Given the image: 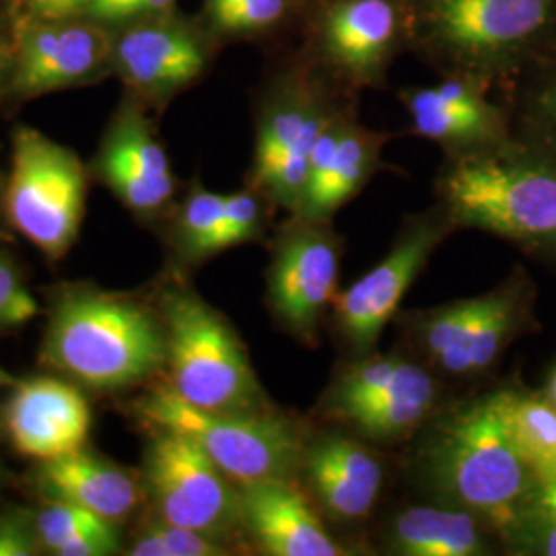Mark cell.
<instances>
[{
    "label": "cell",
    "instance_id": "e0dca14e",
    "mask_svg": "<svg viewBox=\"0 0 556 556\" xmlns=\"http://www.w3.org/2000/svg\"><path fill=\"white\" fill-rule=\"evenodd\" d=\"M114 43L105 29L93 23L48 20L23 29L11 87L31 98L93 77Z\"/></svg>",
    "mask_w": 556,
    "mask_h": 556
},
{
    "label": "cell",
    "instance_id": "30bf717a",
    "mask_svg": "<svg viewBox=\"0 0 556 556\" xmlns=\"http://www.w3.org/2000/svg\"><path fill=\"white\" fill-rule=\"evenodd\" d=\"M151 431L140 482L155 516L225 544L243 526L238 484L188 435Z\"/></svg>",
    "mask_w": 556,
    "mask_h": 556
},
{
    "label": "cell",
    "instance_id": "8fae6325",
    "mask_svg": "<svg viewBox=\"0 0 556 556\" xmlns=\"http://www.w3.org/2000/svg\"><path fill=\"white\" fill-rule=\"evenodd\" d=\"M217 38L176 9L132 21L114 46L119 77L149 101H167L194 85L211 66Z\"/></svg>",
    "mask_w": 556,
    "mask_h": 556
},
{
    "label": "cell",
    "instance_id": "e575fe53",
    "mask_svg": "<svg viewBox=\"0 0 556 556\" xmlns=\"http://www.w3.org/2000/svg\"><path fill=\"white\" fill-rule=\"evenodd\" d=\"M176 0H89L85 13L96 21H139L172 11Z\"/></svg>",
    "mask_w": 556,
    "mask_h": 556
},
{
    "label": "cell",
    "instance_id": "3957f363",
    "mask_svg": "<svg viewBox=\"0 0 556 556\" xmlns=\"http://www.w3.org/2000/svg\"><path fill=\"white\" fill-rule=\"evenodd\" d=\"M427 472L452 505L523 542L540 484L511 435L507 392L480 397L443 422L427 450Z\"/></svg>",
    "mask_w": 556,
    "mask_h": 556
},
{
    "label": "cell",
    "instance_id": "8d00e7d4",
    "mask_svg": "<svg viewBox=\"0 0 556 556\" xmlns=\"http://www.w3.org/2000/svg\"><path fill=\"white\" fill-rule=\"evenodd\" d=\"M11 75H13V59H11L7 40H4L2 31H0V89L7 83H11Z\"/></svg>",
    "mask_w": 556,
    "mask_h": 556
},
{
    "label": "cell",
    "instance_id": "d4e9b609",
    "mask_svg": "<svg viewBox=\"0 0 556 556\" xmlns=\"http://www.w3.org/2000/svg\"><path fill=\"white\" fill-rule=\"evenodd\" d=\"M307 0H204L202 23L217 40L268 38L298 29Z\"/></svg>",
    "mask_w": 556,
    "mask_h": 556
},
{
    "label": "cell",
    "instance_id": "4316f807",
    "mask_svg": "<svg viewBox=\"0 0 556 556\" xmlns=\"http://www.w3.org/2000/svg\"><path fill=\"white\" fill-rule=\"evenodd\" d=\"M519 132L556 153V46L534 62L519 79Z\"/></svg>",
    "mask_w": 556,
    "mask_h": 556
},
{
    "label": "cell",
    "instance_id": "f1b7e54d",
    "mask_svg": "<svg viewBox=\"0 0 556 556\" xmlns=\"http://www.w3.org/2000/svg\"><path fill=\"white\" fill-rule=\"evenodd\" d=\"M128 553L132 556H223L227 546L199 530L169 523L161 517L151 519L137 532Z\"/></svg>",
    "mask_w": 556,
    "mask_h": 556
},
{
    "label": "cell",
    "instance_id": "5bb4252c",
    "mask_svg": "<svg viewBox=\"0 0 556 556\" xmlns=\"http://www.w3.org/2000/svg\"><path fill=\"white\" fill-rule=\"evenodd\" d=\"M96 174L135 215L153 217L176 194L165 147L137 103L122 105L101 140Z\"/></svg>",
    "mask_w": 556,
    "mask_h": 556
},
{
    "label": "cell",
    "instance_id": "cb8c5ba5",
    "mask_svg": "<svg viewBox=\"0 0 556 556\" xmlns=\"http://www.w3.org/2000/svg\"><path fill=\"white\" fill-rule=\"evenodd\" d=\"M523 285L517 280L495 289L491 309L439 367L452 376H477L486 371L516 334L523 318Z\"/></svg>",
    "mask_w": 556,
    "mask_h": 556
},
{
    "label": "cell",
    "instance_id": "9c48e42d",
    "mask_svg": "<svg viewBox=\"0 0 556 556\" xmlns=\"http://www.w3.org/2000/svg\"><path fill=\"white\" fill-rule=\"evenodd\" d=\"M87 176L79 157L36 128L13 135L4 194L9 223L43 256L62 258L79 236Z\"/></svg>",
    "mask_w": 556,
    "mask_h": 556
},
{
    "label": "cell",
    "instance_id": "5b68a950",
    "mask_svg": "<svg viewBox=\"0 0 556 556\" xmlns=\"http://www.w3.org/2000/svg\"><path fill=\"white\" fill-rule=\"evenodd\" d=\"M353 100L295 52L260 98L250 188L298 215L314 147Z\"/></svg>",
    "mask_w": 556,
    "mask_h": 556
},
{
    "label": "cell",
    "instance_id": "74e56055",
    "mask_svg": "<svg viewBox=\"0 0 556 556\" xmlns=\"http://www.w3.org/2000/svg\"><path fill=\"white\" fill-rule=\"evenodd\" d=\"M20 383V379L13 378L7 369L0 367V390H7V388H15Z\"/></svg>",
    "mask_w": 556,
    "mask_h": 556
},
{
    "label": "cell",
    "instance_id": "7c38bea8",
    "mask_svg": "<svg viewBox=\"0 0 556 556\" xmlns=\"http://www.w3.org/2000/svg\"><path fill=\"white\" fill-rule=\"evenodd\" d=\"M295 219L278 241L268 277V301L291 334L314 344L324 312L334 301L340 248L328 220Z\"/></svg>",
    "mask_w": 556,
    "mask_h": 556
},
{
    "label": "cell",
    "instance_id": "ffe728a7",
    "mask_svg": "<svg viewBox=\"0 0 556 556\" xmlns=\"http://www.w3.org/2000/svg\"><path fill=\"white\" fill-rule=\"evenodd\" d=\"M301 464L321 507L340 521L369 516L383 486V466L357 439L326 435L305 443Z\"/></svg>",
    "mask_w": 556,
    "mask_h": 556
},
{
    "label": "cell",
    "instance_id": "ac0fdd59",
    "mask_svg": "<svg viewBox=\"0 0 556 556\" xmlns=\"http://www.w3.org/2000/svg\"><path fill=\"white\" fill-rule=\"evenodd\" d=\"M386 135L365 128L349 105L319 137L312 160L299 219L328 220L355 199L378 172Z\"/></svg>",
    "mask_w": 556,
    "mask_h": 556
},
{
    "label": "cell",
    "instance_id": "4fadbf2b",
    "mask_svg": "<svg viewBox=\"0 0 556 556\" xmlns=\"http://www.w3.org/2000/svg\"><path fill=\"white\" fill-rule=\"evenodd\" d=\"M447 225L445 215L413 223L376 268L334 299L338 328L358 353L378 342L408 287L445 236Z\"/></svg>",
    "mask_w": 556,
    "mask_h": 556
},
{
    "label": "cell",
    "instance_id": "1f68e13d",
    "mask_svg": "<svg viewBox=\"0 0 556 556\" xmlns=\"http://www.w3.org/2000/svg\"><path fill=\"white\" fill-rule=\"evenodd\" d=\"M40 305L23 282L13 260L0 254V330L20 328L36 318Z\"/></svg>",
    "mask_w": 556,
    "mask_h": 556
},
{
    "label": "cell",
    "instance_id": "7a4b0ae2",
    "mask_svg": "<svg viewBox=\"0 0 556 556\" xmlns=\"http://www.w3.org/2000/svg\"><path fill=\"white\" fill-rule=\"evenodd\" d=\"M410 52L439 77L514 85L556 46V0H408Z\"/></svg>",
    "mask_w": 556,
    "mask_h": 556
},
{
    "label": "cell",
    "instance_id": "6da1fadb",
    "mask_svg": "<svg viewBox=\"0 0 556 556\" xmlns=\"http://www.w3.org/2000/svg\"><path fill=\"white\" fill-rule=\"evenodd\" d=\"M438 197L452 225L556 256V153L511 135L445 155Z\"/></svg>",
    "mask_w": 556,
    "mask_h": 556
},
{
    "label": "cell",
    "instance_id": "ba28073f",
    "mask_svg": "<svg viewBox=\"0 0 556 556\" xmlns=\"http://www.w3.org/2000/svg\"><path fill=\"white\" fill-rule=\"evenodd\" d=\"M135 415L151 429H169L197 441L238 486L289 478L301 464L305 441L289 418L262 413H213L192 406L167 386L135 402Z\"/></svg>",
    "mask_w": 556,
    "mask_h": 556
},
{
    "label": "cell",
    "instance_id": "7402d4cb",
    "mask_svg": "<svg viewBox=\"0 0 556 556\" xmlns=\"http://www.w3.org/2000/svg\"><path fill=\"white\" fill-rule=\"evenodd\" d=\"M438 400V383L417 363L404 361L400 374L374 396L342 410L338 417L363 438L396 441L415 431Z\"/></svg>",
    "mask_w": 556,
    "mask_h": 556
},
{
    "label": "cell",
    "instance_id": "d6a6232c",
    "mask_svg": "<svg viewBox=\"0 0 556 556\" xmlns=\"http://www.w3.org/2000/svg\"><path fill=\"white\" fill-rule=\"evenodd\" d=\"M41 553L34 514L9 509L0 516V556H36Z\"/></svg>",
    "mask_w": 556,
    "mask_h": 556
},
{
    "label": "cell",
    "instance_id": "484cf974",
    "mask_svg": "<svg viewBox=\"0 0 556 556\" xmlns=\"http://www.w3.org/2000/svg\"><path fill=\"white\" fill-rule=\"evenodd\" d=\"M507 420L519 454L544 486L556 480V406L548 397L507 392Z\"/></svg>",
    "mask_w": 556,
    "mask_h": 556
},
{
    "label": "cell",
    "instance_id": "d6986e66",
    "mask_svg": "<svg viewBox=\"0 0 556 556\" xmlns=\"http://www.w3.org/2000/svg\"><path fill=\"white\" fill-rule=\"evenodd\" d=\"M243 528L266 555H346L328 534L309 501L289 478H270L239 486Z\"/></svg>",
    "mask_w": 556,
    "mask_h": 556
},
{
    "label": "cell",
    "instance_id": "8992f818",
    "mask_svg": "<svg viewBox=\"0 0 556 556\" xmlns=\"http://www.w3.org/2000/svg\"><path fill=\"white\" fill-rule=\"evenodd\" d=\"M167 388L213 413H262L264 400L245 349L229 321L192 291L161 299Z\"/></svg>",
    "mask_w": 556,
    "mask_h": 556
},
{
    "label": "cell",
    "instance_id": "4dcf8cb0",
    "mask_svg": "<svg viewBox=\"0 0 556 556\" xmlns=\"http://www.w3.org/2000/svg\"><path fill=\"white\" fill-rule=\"evenodd\" d=\"M264 200L266 199L254 188L225 194V213H223V223L217 236V254L258 236Z\"/></svg>",
    "mask_w": 556,
    "mask_h": 556
},
{
    "label": "cell",
    "instance_id": "f35d334b",
    "mask_svg": "<svg viewBox=\"0 0 556 556\" xmlns=\"http://www.w3.org/2000/svg\"><path fill=\"white\" fill-rule=\"evenodd\" d=\"M546 397L553 402L556 406V369L553 371V376H551V381H548V390H546Z\"/></svg>",
    "mask_w": 556,
    "mask_h": 556
},
{
    "label": "cell",
    "instance_id": "277c9868",
    "mask_svg": "<svg viewBox=\"0 0 556 556\" xmlns=\"http://www.w3.org/2000/svg\"><path fill=\"white\" fill-rule=\"evenodd\" d=\"M41 357L83 388L119 392L165 367L163 321L137 299L71 287L52 305Z\"/></svg>",
    "mask_w": 556,
    "mask_h": 556
},
{
    "label": "cell",
    "instance_id": "52a82bcc",
    "mask_svg": "<svg viewBox=\"0 0 556 556\" xmlns=\"http://www.w3.org/2000/svg\"><path fill=\"white\" fill-rule=\"evenodd\" d=\"M298 54L346 96L383 87L410 52L408 0H307Z\"/></svg>",
    "mask_w": 556,
    "mask_h": 556
},
{
    "label": "cell",
    "instance_id": "d590c367",
    "mask_svg": "<svg viewBox=\"0 0 556 556\" xmlns=\"http://www.w3.org/2000/svg\"><path fill=\"white\" fill-rule=\"evenodd\" d=\"M89 0H31L34 11L41 20H66L71 15L85 13Z\"/></svg>",
    "mask_w": 556,
    "mask_h": 556
},
{
    "label": "cell",
    "instance_id": "f546056e",
    "mask_svg": "<svg viewBox=\"0 0 556 556\" xmlns=\"http://www.w3.org/2000/svg\"><path fill=\"white\" fill-rule=\"evenodd\" d=\"M34 521L40 538L41 553L54 556L64 544H68L75 538L105 530L110 526H118L116 521L103 519L66 501H46L34 514Z\"/></svg>",
    "mask_w": 556,
    "mask_h": 556
},
{
    "label": "cell",
    "instance_id": "603a6c76",
    "mask_svg": "<svg viewBox=\"0 0 556 556\" xmlns=\"http://www.w3.org/2000/svg\"><path fill=\"white\" fill-rule=\"evenodd\" d=\"M480 519L462 507L415 505L396 514L388 532V546L402 556L486 555Z\"/></svg>",
    "mask_w": 556,
    "mask_h": 556
},
{
    "label": "cell",
    "instance_id": "83f0119b",
    "mask_svg": "<svg viewBox=\"0 0 556 556\" xmlns=\"http://www.w3.org/2000/svg\"><path fill=\"white\" fill-rule=\"evenodd\" d=\"M225 213V194L194 184L179 206L176 245L186 260H202L217 254V236Z\"/></svg>",
    "mask_w": 556,
    "mask_h": 556
},
{
    "label": "cell",
    "instance_id": "2e32d148",
    "mask_svg": "<svg viewBox=\"0 0 556 556\" xmlns=\"http://www.w3.org/2000/svg\"><path fill=\"white\" fill-rule=\"evenodd\" d=\"M13 447L38 462L83 450L91 429V408L77 386L56 378L20 381L4 408Z\"/></svg>",
    "mask_w": 556,
    "mask_h": 556
},
{
    "label": "cell",
    "instance_id": "44dd1931",
    "mask_svg": "<svg viewBox=\"0 0 556 556\" xmlns=\"http://www.w3.org/2000/svg\"><path fill=\"white\" fill-rule=\"evenodd\" d=\"M34 482L46 501H66L116 523L132 516L144 495L140 478L85 447L40 462Z\"/></svg>",
    "mask_w": 556,
    "mask_h": 556
},
{
    "label": "cell",
    "instance_id": "836d02e7",
    "mask_svg": "<svg viewBox=\"0 0 556 556\" xmlns=\"http://www.w3.org/2000/svg\"><path fill=\"white\" fill-rule=\"evenodd\" d=\"M523 542H530L540 555L556 556V480L540 486Z\"/></svg>",
    "mask_w": 556,
    "mask_h": 556
},
{
    "label": "cell",
    "instance_id": "9a60e30c",
    "mask_svg": "<svg viewBox=\"0 0 556 556\" xmlns=\"http://www.w3.org/2000/svg\"><path fill=\"white\" fill-rule=\"evenodd\" d=\"M413 132L456 155L514 135L509 112L489 98V85L466 77H441L433 87L400 91Z\"/></svg>",
    "mask_w": 556,
    "mask_h": 556
}]
</instances>
